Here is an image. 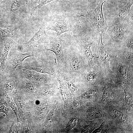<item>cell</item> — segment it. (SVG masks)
<instances>
[{
  "label": "cell",
  "mask_w": 133,
  "mask_h": 133,
  "mask_svg": "<svg viewBox=\"0 0 133 133\" xmlns=\"http://www.w3.org/2000/svg\"><path fill=\"white\" fill-rule=\"evenodd\" d=\"M104 122L102 123L100 127L98 128L95 130L93 132V133H101L103 130Z\"/></svg>",
  "instance_id": "29"
},
{
  "label": "cell",
  "mask_w": 133,
  "mask_h": 133,
  "mask_svg": "<svg viewBox=\"0 0 133 133\" xmlns=\"http://www.w3.org/2000/svg\"><path fill=\"white\" fill-rule=\"evenodd\" d=\"M105 1H100L93 10L88 6L81 9L80 16L84 17L89 21L96 34L102 33L107 31L108 27L104 18L102 10L103 4Z\"/></svg>",
  "instance_id": "1"
},
{
  "label": "cell",
  "mask_w": 133,
  "mask_h": 133,
  "mask_svg": "<svg viewBox=\"0 0 133 133\" xmlns=\"http://www.w3.org/2000/svg\"><path fill=\"white\" fill-rule=\"evenodd\" d=\"M47 29L55 31L56 35H59L67 32H73L74 29L68 21L61 19L52 22L48 27Z\"/></svg>",
  "instance_id": "10"
},
{
  "label": "cell",
  "mask_w": 133,
  "mask_h": 133,
  "mask_svg": "<svg viewBox=\"0 0 133 133\" xmlns=\"http://www.w3.org/2000/svg\"><path fill=\"white\" fill-rule=\"evenodd\" d=\"M64 54L66 66V73L72 76L83 73L84 65L81 56L77 50L72 47H64Z\"/></svg>",
  "instance_id": "4"
},
{
  "label": "cell",
  "mask_w": 133,
  "mask_h": 133,
  "mask_svg": "<svg viewBox=\"0 0 133 133\" xmlns=\"http://www.w3.org/2000/svg\"><path fill=\"white\" fill-rule=\"evenodd\" d=\"M64 46L59 35L52 37L49 42L42 49V51H50L55 54L57 66L60 72L65 73L66 66L64 54Z\"/></svg>",
  "instance_id": "5"
},
{
  "label": "cell",
  "mask_w": 133,
  "mask_h": 133,
  "mask_svg": "<svg viewBox=\"0 0 133 133\" xmlns=\"http://www.w3.org/2000/svg\"><path fill=\"white\" fill-rule=\"evenodd\" d=\"M102 33L96 34L98 36V47L101 59L109 71H111L109 66L110 58L105 47L103 44L102 37Z\"/></svg>",
  "instance_id": "11"
},
{
  "label": "cell",
  "mask_w": 133,
  "mask_h": 133,
  "mask_svg": "<svg viewBox=\"0 0 133 133\" xmlns=\"http://www.w3.org/2000/svg\"><path fill=\"white\" fill-rule=\"evenodd\" d=\"M77 122V119L73 118L71 119L68 122L66 127V130L68 131L73 128L76 125Z\"/></svg>",
  "instance_id": "21"
},
{
  "label": "cell",
  "mask_w": 133,
  "mask_h": 133,
  "mask_svg": "<svg viewBox=\"0 0 133 133\" xmlns=\"http://www.w3.org/2000/svg\"><path fill=\"white\" fill-rule=\"evenodd\" d=\"M25 87L26 90L30 92H33L34 89L33 85L30 81H28L26 82Z\"/></svg>",
  "instance_id": "24"
},
{
  "label": "cell",
  "mask_w": 133,
  "mask_h": 133,
  "mask_svg": "<svg viewBox=\"0 0 133 133\" xmlns=\"http://www.w3.org/2000/svg\"><path fill=\"white\" fill-rule=\"evenodd\" d=\"M91 114L93 117L96 118H101L102 116L100 112L96 110H92L91 112Z\"/></svg>",
  "instance_id": "26"
},
{
  "label": "cell",
  "mask_w": 133,
  "mask_h": 133,
  "mask_svg": "<svg viewBox=\"0 0 133 133\" xmlns=\"http://www.w3.org/2000/svg\"><path fill=\"white\" fill-rule=\"evenodd\" d=\"M96 92V90L94 89L89 90L81 96L80 98H88L91 99L95 96Z\"/></svg>",
  "instance_id": "19"
},
{
  "label": "cell",
  "mask_w": 133,
  "mask_h": 133,
  "mask_svg": "<svg viewBox=\"0 0 133 133\" xmlns=\"http://www.w3.org/2000/svg\"><path fill=\"white\" fill-rule=\"evenodd\" d=\"M121 86L124 92L126 104L133 108V97L128 90L127 85L125 83H122Z\"/></svg>",
  "instance_id": "14"
},
{
  "label": "cell",
  "mask_w": 133,
  "mask_h": 133,
  "mask_svg": "<svg viewBox=\"0 0 133 133\" xmlns=\"http://www.w3.org/2000/svg\"><path fill=\"white\" fill-rule=\"evenodd\" d=\"M25 3L26 4H31L34 2L35 0H24Z\"/></svg>",
  "instance_id": "32"
},
{
  "label": "cell",
  "mask_w": 133,
  "mask_h": 133,
  "mask_svg": "<svg viewBox=\"0 0 133 133\" xmlns=\"http://www.w3.org/2000/svg\"><path fill=\"white\" fill-rule=\"evenodd\" d=\"M97 74L93 72H90L88 73L86 76L87 80L89 82H91L95 79L97 76Z\"/></svg>",
  "instance_id": "23"
},
{
  "label": "cell",
  "mask_w": 133,
  "mask_h": 133,
  "mask_svg": "<svg viewBox=\"0 0 133 133\" xmlns=\"http://www.w3.org/2000/svg\"><path fill=\"white\" fill-rule=\"evenodd\" d=\"M73 105L75 107H77L79 105V103L77 101H74L73 102Z\"/></svg>",
  "instance_id": "33"
},
{
  "label": "cell",
  "mask_w": 133,
  "mask_h": 133,
  "mask_svg": "<svg viewBox=\"0 0 133 133\" xmlns=\"http://www.w3.org/2000/svg\"><path fill=\"white\" fill-rule=\"evenodd\" d=\"M84 24L80 20L79 24L73 32L76 40L83 52L89 66L90 67L97 66L93 63V58L99 57H95L93 54L91 49L92 40Z\"/></svg>",
  "instance_id": "2"
},
{
  "label": "cell",
  "mask_w": 133,
  "mask_h": 133,
  "mask_svg": "<svg viewBox=\"0 0 133 133\" xmlns=\"http://www.w3.org/2000/svg\"><path fill=\"white\" fill-rule=\"evenodd\" d=\"M11 4L10 10L13 12H16L20 6V2L18 0H12Z\"/></svg>",
  "instance_id": "18"
},
{
  "label": "cell",
  "mask_w": 133,
  "mask_h": 133,
  "mask_svg": "<svg viewBox=\"0 0 133 133\" xmlns=\"http://www.w3.org/2000/svg\"><path fill=\"white\" fill-rule=\"evenodd\" d=\"M3 0H0V1H3Z\"/></svg>",
  "instance_id": "37"
},
{
  "label": "cell",
  "mask_w": 133,
  "mask_h": 133,
  "mask_svg": "<svg viewBox=\"0 0 133 133\" xmlns=\"http://www.w3.org/2000/svg\"><path fill=\"white\" fill-rule=\"evenodd\" d=\"M21 67L55 77L59 72L54 54L47 59H36L24 63Z\"/></svg>",
  "instance_id": "3"
},
{
  "label": "cell",
  "mask_w": 133,
  "mask_h": 133,
  "mask_svg": "<svg viewBox=\"0 0 133 133\" xmlns=\"http://www.w3.org/2000/svg\"><path fill=\"white\" fill-rule=\"evenodd\" d=\"M0 77L2 75L3 72L2 71L0 67Z\"/></svg>",
  "instance_id": "35"
},
{
  "label": "cell",
  "mask_w": 133,
  "mask_h": 133,
  "mask_svg": "<svg viewBox=\"0 0 133 133\" xmlns=\"http://www.w3.org/2000/svg\"><path fill=\"white\" fill-rule=\"evenodd\" d=\"M55 0H39L37 5L34 8L33 10H34L39 9L46 4Z\"/></svg>",
  "instance_id": "22"
},
{
  "label": "cell",
  "mask_w": 133,
  "mask_h": 133,
  "mask_svg": "<svg viewBox=\"0 0 133 133\" xmlns=\"http://www.w3.org/2000/svg\"><path fill=\"white\" fill-rule=\"evenodd\" d=\"M50 40L45 29L41 28L29 41L22 44L23 50L26 51L31 50L40 44L48 43Z\"/></svg>",
  "instance_id": "8"
},
{
  "label": "cell",
  "mask_w": 133,
  "mask_h": 133,
  "mask_svg": "<svg viewBox=\"0 0 133 133\" xmlns=\"http://www.w3.org/2000/svg\"><path fill=\"white\" fill-rule=\"evenodd\" d=\"M10 105L11 107L12 108L14 112L15 113V114L17 116V109H16V107L15 106V105L13 101H12L11 100V102L10 103Z\"/></svg>",
  "instance_id": "30"
},
{
  "label": "cell",
  "mask_w": 133,
  "mask_h": 133,
  "mask_svg": "<svg viewBox=\"0 0 133 133\" xmlns=\"http://www.w3.org/2000/svg\"><path fill=\"white\" fill-rule=\"evenodd\" d=\"M123 20L115 17L112 25L108 27L107 31L113 41L118 42L121 41L125 35L127 30Z\"/></svg>",
  "instance_id": "7"
},
{
  "label": "cell",
  "mask_w": 133,
  "mask_h": 133,
  "mask_svg": "<svg viewBox=\"0 0 133 133\" xmlns=\"http://www.w3.org/2000/svg\"><path fill=\"white\" fill-rule=\"evenodd\" d=\"M110 97V93L108 89L106 88L104 90L101 101L103 102L108 101Z\"/></svg>",
  "instance_id": "20"
},
{
  "label": "cell",
  "mask_w": 133,
  "mask_h": 133,
  "mask_svg": "<svg viewBox=\"0 0 133 133\" xmlns=\"http://www.w3.org/2000/svg\"><path fill=\"white\" fill-rule=\"evenodd\" d=\"M133 4V0H128L126 4L119 11L116 17L120 19L123 20L131 12V8Z\"/></svg>",
  "instance_id": "13"
},
{
  "label": "cell",
  "mask_w": 133,
  "mask_h": 133,
  "mask_svg": "<svg viewBox=\"0 0 133 133\" xmlns=\"http://www.w3.org/2000/svg\"><path fill=\"white\" fill-rule=\"evenodd\" d=\"M15 34L13 31L11 29L6 28V29L1 28L0 27V38L6 37H12Z\"/></svg>",
  "instance_id": "15"
},
{
  "label": "cell",
  "mask_w": 133,
  "mask_h": 133,
  "mask_svg": "<svg viewBox=\"0 0 133 133\" xmlns=\"http://www.w3.org/2000/svg\"><path fill=\"white\" fill-rule=\"evenodd\" d=\"M19 66L18 67L19 68V73L25 77L36 84L46 83L48 80V78L51 75L24 68L20 66Z\"/></svg>",
  "instance_id": "9"
},
{
  "label": "cell",
  "mask_w": 133,
  "mask_h": 133,
  "mask_svg": "<svg viewBox=\"0 0 133 133\" xmlns=\"http://www.w3.org/2000/svg\"><path fill=\"white\" fill-rule=\"evenodd\" d=\"M114 116L116 119L120 123L124 121L126 117L124 114L118 110H116L114 112Z\"/></svg>",
  "instance_id": "17"
},
{
  "label": "cell",
  "mask_w": 133,
  "mask_h": 133,
  "mask_svg": "<svg viewBox=\"0 0 133 133\" xmlns=\"http://www.w3.org/2000/svg\"><path fill=\"white\" fill-rule=\"evenodd\" d=\"M8 111V108L5 107L2 104H0V111L3 112L7 115Z\"/></svg>",
  "instance_id": "27"
},
{
  "label": "cell",
  "mask_w": 133,
  "mask_h": 133,
  "mask_svg": "<svg viewBox=\"0 0 133 133\" xmlns=\"http://www.w3.org/2000/svg\"><path fill=\"white\" fill-rule=\"evenodd\" d=\"M34 56L33 54L30 53H23L15 49L10 50L3 72L10 74H12L16 68L22 64L25 58Z\"/></svg>",
  "instance_id": "6"
},
{
  "label": "cell",
  "mask_w": 133,
  "mask_h": 133,
  "mask_svg": "<svg viewBox=\"0 0 133 133\" xmlns=\"http://www.w3.org/2000/svg\"><path fill=\"white\" fill-rule=\"evenodd\" d=\"M15 125L13 123L9 131V132L10 133H16L17 132L16 129Z\"/></svg>",
  "instance_id": "31"
},
{
  "label": "cell",
  "mask_w": 133,
  "mask_h": 133,
  "mask_svg": "<svg viewBox=\"0 0 133 133\" xmlns=\"http://www.w3.org/2000/svg\"><path fill=\"white\" fill-rule=\"evenodd\" d=\"M5 38L4 41V48L0 59V67L3 72L5 68L6 60L14 42L13 39L11 37Z\"/></svg>",
  "instance_id": "12"
},
{
  "label": "cell",
  "mask_w": 133,
  "mask_h": 133,
  "mask_svg": "<svg viewBox=\"0 0 133 133\" xmlns=\"http://www.w3.org/2000/svg\"><path fill=\"white\" fill-rule=\"evenodd\" d=\"M127 46L130 50H133V34L132 33L131 35L128 38L127 42Z\"/></svg>",
  "instance_id": "25"
},
{
  "label": "cell",
  "mask_w": 133,
  "mask_h": 133,
  "mask_svg": "<svg viewBox=\"0 0 133 133\" xmlns=\"http://www.w3.org/2000/svg\"><path fill=\"white\" fill-rule=\"evenodd\" d=\"M119 72L121 75L124 76L126 74V70L124 66L121 65L119 67Z\"/></svg>",
  "instance_id": "28"
},
{
  "label": "cell",
  "mask_w": 133,
  "mask_h": 133,
  "mask_svg": "<svg viewBox=\"0 0 133 133\" xmlns=\"http://www.w3.org/2000/svg\"><path fill=\"white\" fill-rule=\"evenodd\" d=\"M3 1H0V19L1 16V7L2 6V3L3 2Z\"/></svg>",
  "instance_id": "34"
},
{
  "label": "cell",
  "mask_w": 133,
  "mask_h": 133,
  "mask_svg": "<svg viewBox=\"0 0 133 133\" xmlns=\"http://www.w3.org/2000/svg\"><path fill=\"white\" fill-rule=\"evenodd\" d=\"M69 0V1H72L74 0Z\"/></svg>",
  "instance_id": "36"
},
{
  "label": "cell",
  "mask_w": 133,
  "mask_h": 133,
  "mask_svg": "<svg viewBox=\"0 0 133 133\" xmlns=\"http://www.w3.org/2000/svg\"><path fill=\"white\" fill-rule=\"evenodd\" d=\"M16 83L15 81L12 79H9L7 80L4 84L6 90L8 91H12L15 88Z\"/></svg>",
  "instance_id": "16"
}]
</instances>
